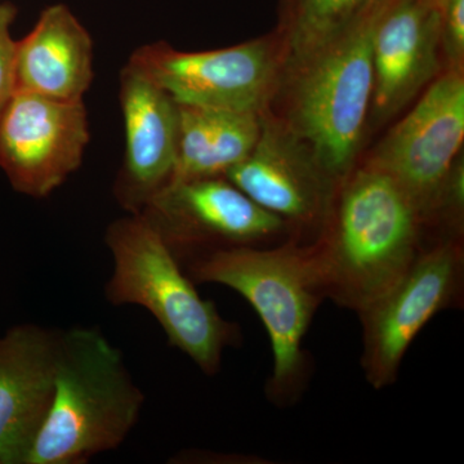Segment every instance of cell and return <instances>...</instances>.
Instances as JSON below:
<instances>
[{
  "instance_id": "cell-8",
  "label": "cell",
  "mask_w": 464,
  "mask_h": 464,
  "mask_svg": "<svg viewBox=\"0 0 464 464\" xmlns=\"http://www.w3.org/2000/svg\"><path fill=\"white\" fill-rule=\"evenodd\" d=\"M127 66L167 92L177 105L259 114L277 74L273 47L265 39L201 52L152 43L137 48Z\"/></svg>"
},
{
  "instance_id": "cell-1",
  "label": "cell",
  "mask_w": 464,
  "mask_h": 464,
  "mask_svg": "<svg viewBox=\"0 0 464 464\" xmlns=\"http://www.w3.org/2000/svg\"><path fill=\"white\" fill-rule=\"evenodd\" d=\"M310 246L325 298L359 314L400 282L429 243L423 216L390 174L365 166L343 179Z\"/></svg>"
},
{
  "instance_id": "cell-19",
  "label": "cell",
  "mask_w": 464,
  "mask_h": 464,
  "mask_svg": "<svg viewBox=\"0 0 464 464\" xmlns=\"http://www.w3.org/2000/svg\"><path fill=\"white\" fill-rule=\"evenodd\" d=\"M441 44L450 69L462 72L464 60V0H450L442 12Z\"/></svg>"
},
{
  "instance_id": "cell-3",
  "label": "cell",
  "mask_w": 464,
  "mask_h": 464,
  "mask_svg": "<svg viewBox=\"0 0 464 464\" xmlns=\"http://www.w3.org/2000/svg\"><path fill=\"white\" fill-rule=\"evenodd\" d=\"M143 402L121 350L99 329L58 333L50 411L25 464H82L115 450L139 422Z\"/></svg>"
},
{
  "instance_id": "cell-20",
  "label": "cell",
  "mask_w": 464,
  "mask_h": 464,
  "mask_svg": "<svg viewBox=\"0 0 464 464\" xmlns=\"http://www.w3.org/2000/svg\"><path fill=\"white\" fill-rule=\"evenodd\" d=\"M390 2L391 0H368V3H366L362 14H364V12L378 14V12L383 11V9L386 8V5H389Z\"/></svg>"
},
{
  "instance_id": "cell-5",
  "label": "cell",
  "mask_w": 464,
  "mask_h": 464,
  "mask_svg": "<svg viewBox=\"0 0 464 464\" xmlns=\"http://www.w3.org/2000/svg\"><path fill=\"white\" fill-rule=\"evenodd\" d=\"M380 14L364 12L298 72L293 132L333 182L355 161L373 97V35Z\"/></svg>"
},
{
  "instance_id": "cell-16",
  "label": "cell",
  "mask_w": 464,
  "mask_h": 464,
  "mask_svg": "<svg viewBox=\"0 0 464 464\" xmlns=\"http://www.w3.org/2000/svg\"><path fill=\"white\" fill-rule=\"evenodd\" d=\"M259 133V112L179 105V146L170 182L225 177L248 157Z\"/></svg>"
},
{
  "instance_id": "cell-15",
  "label": "cell",
  "mask_w": 464,
  "mask_h": 464,
  "mask_svg": "<svg viewBox=\"0 0 464 464\" xmlns=\"http://www.w3.org/2000/svg\"><path fill=\"white\" fill-rule=\"evenodd\" d=\"M93 79V42L65 5L45 8L17 42L16 91L47 99L83 101Z\"/></svg>"
},
{
  "instance_id": "cell-12",
  "label": "cell",
  "mask_w": 464,
  "mask_h": 464,
  "mask_svg": "<svg viewBox=\"0 0 464 464\" xmlns=\"http://www.w3.org/2000/svg\"><path fill=\"white\" fill-rule=\"evenodd\" d=\"M125 130L116 200L140 215L172 179L179 146V105L145 76L125 65L119 92Z\"/></svg>"
},
{
  "instance_id": "cell-13",
  "label": "cell",
  "mask_w": 464,
  "mask_h": 464,
  "mask_svg": "<svg viewBox=\"0 0 464 464\" xmlns=\"http://www.w3.org/2000/svg\"><path fill=\"white\" fill-rule=\"evenodd\" d=\"M58 333L33 324L0 337V464H25L53 395Z\"/></svg>"
},
{
  "instance_id": "cell-18",
  "label": "cell",
  "mask_w": 464,
  "mask_h": 464,
  "mask_svg": "<svg viewBox=\"0 0 464 464\" xmlns=\"http://www.w3.org/2000/svg\"><path fill=\"white\" fill-rule=\"evenodd\" d=\"M16 8L0 2V115L16 92L17 42L11 36Z\"/></svg>"
},
{
  "instance_id": "cell-21",
  "label": "cell",
  "mask_w": 464,
  "mask_h": 464,
  "mask_svg": "<svg viewBox=\"0 0 464 464\" xmlns=\"http://www.w3.org/2000/svg\"><path fill=\"white\" fill-rule=\"evenodd\" d=\"M429 5H431L433 8L438 9V11L444 12V9L447 8L449 2L450 0H426Z\"/></svg>"
},
{
  "instance_id": "cell-11",
  "label": "cell",
  "mask_w": 464,
  "mask_h": 464,
  "mask_svg": "<svg viewBox=\"0 0 464 464\" xmlns=\"http://www.w3.org/2000/svg\"><path fill=\"white\" fill-rule=\"evenodd\" d=\"M225 177L288 228L324 225L334 198L335 182L310 149L293 130L276 121L261 119L255 148Z\"/></svg>"
},
{
  "instance_id": "cell-4",
  "label": "cell",
  "mask_w": 464,
  "mask_h": 464,
  "mask_svg": "<svg viewBox=\"0 0 464 464\" xmlns=\"http://www.w3.org/2000/svg\"><path fill=\"white\" fill-rule=\"evenodd\" d=\"M112 256L105 295L114 306L137 304L160 324L170 346L207 375L218 373L226 348L239 346L241 329L200 297L179 259L142 215L116 219L106 230Z\"/></svg>"
},
{
  "instance_id": "cell-22",
  "label": "cell",
  "mask_w": 464,
  "mask_h": 464,
  "mask_svg": "<svg viewBox=\"0 0 464 464\" xmlns=\"http://www.w3.org/2000/svg\"><path fill=\"white\" fill-rule=\"evenodd\" d=\"M284 2H285L286 9H289L295 0H284Z\"/></svg>"
},
{
  "instance_id": "cell-9",
  "label": "cell",
  "mask_w": 464,
  "mask_h": 464,
  "mask_svg": "<svg viewBox=\"0 0 464 464\" xmlns=\"http://www.w3.org/2000/svg\"><path fill=\"white\" fill-rule=\"evenodd\" d=\"M464 140V78L449 70L382 140L369 166L390 174L411 198L426 225Z\"/></svg>"
},
{
  "instance_id": "cell-14",
  "label": "cell",
  "mask_w": 464,
  "mask_h": 464,
  "mask_svg": "<svg viewBox=\"0 0 464 464\" xmlns=\"http://www.w3.org/2000/svg\"><path fill=\"white\" fill-rule=\"evenodd\" d=\"M442 14L426 0H391L373 35V109L400 111L439 72Z\"/></svg>"
},
{
  "instance_id": "cell-10",
  "label": "cell",
  "mask_w": 464,
  "mask_h": 464,
  "mask_svg": "<svg viewBox=\"0 0 464 464\" xmlns=\"http://www.w3.org/2000/svg\"><path fill=\"white\" fill-rule=\"evenodd\" d=\"M88 141L83 101L16 91L0 115V168L14 190L38 199L81 167Z\"/></svg>"
},
{
  "instance_id": "cell-17",
  "label": "cell",
  "mask_w": 464,
  "mask_h": 464,
  "mask_svg": "<svg viewBox=\"0 0 464 464\" xmlns=\"http://www.w3.org/2000/svg\"><path fill=\"white\" fill-rule=\"evenodd\" d=\"M368 0H295L288 9L289 61L297 70L353 25Z\"/></svg>"
},
{
  "instance_id": "cell-2",
  "label": "cell",
  "mask_w": 464,
  "mask_h": 464,
  "mask_svg": "<svg viewBox=\"0 0 464 464\" xmlns=\"http://www.w3.org/2000/svg\"><path fill=\"white\" fill-rule=\"evenodd\" d=\"M182 267L195 284L228 286L255 308L273 350L266 396L280 408L295 405L313 371L304 340L325 299L310 246L286 240L271 246L217 249Z\"/></svg>"
},
{
  "instance_id": "cell-7",
  "label": "cell",
  "mask_w": 464,
  "mask_h": 464,
  "mask_svg": "<svg viewBox=\"0 0 464 464\" xmlns=\"http://www.w3.org/2000/svg\"><path fill=\"white\" fill-rule=\"evenodd\" d=\"M140 215L181 266L217 249L276 246L289 230L226 177L170 182Z\"/></svg>"
},
{
  "instance_id": "cell-6",
  "label": "cell",
  "mask_w": 464,
  "mask_h": 464,
  "mask_svg": "<svg viewBox=\"0 0 464 464\" xmlns=\"http://www.w3.org/2000/svg\"><path fill=\"white\" fill-rule=\"evenodd\" d=\"M463 295L462 240H438L423 249L393 288L357 314L362 324V371L374 390L398 381L415 337L440 311L459 307Z\"/></svg>"
}]
</instances>
